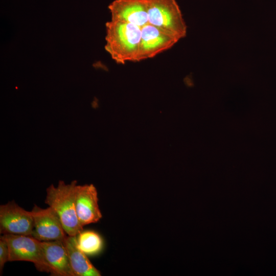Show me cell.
Masks as SVG:
<instances>
[{
    "instance_id": "cell-1",
    "label": "cell",
    "mask_w": 276,
    "mask_h": 276,
    "mask_svg": "<svg viewBox=\"0 0 276 276\" xmlns=\"http://www.w3.org/2000/svg\"><path fill=\"white\" fill-rule=\"evenodd\" d=\"M141 27L126 22L111 20L106 23L105 50L117 63L137 61Z\"/></svg>"
},
{
    "instance_id": "cell-2",
    "label": "cell",
    "mask_w": 276,
    "mask_h": 276,
    "mask_svg": "<svg viewBox=\"0 0 276 276\" xmlns=\"http://www.w3.org/2000/svg\"><path fill=\"white\" fill-rule=\"evenodd\" d=\"M77 181L66 184L60 180L57 187L51 185L46 190L45 203L57 213L63 228L69 236H77L83 229L76 212Z\"/></svg>"
},
{
    "instance_id": "cell-3",
    "label": "cell",
    "mask_w": 276,
    "mask_h": 276,
    "mask_svg": "<svg viewBox=\"0 0 276 276\" xmlns=\"http://www.w3.org/2000/svg\"><path fill=\"white\" fill-rule=\"evenodd\" d=\"M148 24L178 40L186 35L187 26L176 0H146Z\"/></svg>"
},
{
    "instance_id": "cell-4",
    "label": "cell",
    "mask_w": 276,
    "mask_h": 276,
    "mask_svg": "<svg viewBox=\"0 0 276 276\" xmlns=\"http://www.w3.org/2000/svg\"><path fill=\"white\" fill-rule=\"evenodd\" d=\"M1 238L8 243L9 262H31L38 271L51 273V268L45 260L42 241L27 235L6 234L3 235Z\"/></svg>"
},
{
    "instance_id": "cell-5",
    "label": "cell",
    "mask_w": 276,
    "mask_h": 276,
    "mask_svg": "<svg viewBox=\"0 0 276 276\" xmlns=\"http://www.w3.org/2000/svg\"><path fill=\"white\" fill-rule=\"evenodd\" d=\"M34 220L31 211L19 206L14 200L0 205V233L32 236Z\"/></svg>"
},
{
    "instance_id": "cell-6",
    "label": "cell",
    "mask_w": 276,
    "mask_h": 276,
    "mask_svg": "<svg viewBox=\"0 0 276 276\" xmlns=\"http://www.w3.org/2000/svg\"><path fill=\"white\" fill-rule=\"evenodd\" d=\"M31 212L34 220L32 237L42 242L63 241L66 237L60 218L51 207L42 209L34 204Z\"/></svg>"
},
{
    "instance_id": "cell-7",
    "label": "cell",
    "mask_w": 276,
    "mask_h": 276,
    "mask_svg": "<svg viewBox=\"0 0 276 276\" xmlns=\"http://www.w3.org/2000/svg\"><path fill=\"white\" fill-rule=\"evenodd\" d=\"M178 40L165 31L147 24L141 28L137 61L151 58L172 47Z\"/></svg>"
},
{
    "instance_id": "cell-8",
    "label": "cell",
    "mask_w": 276,
    "mask_h": 276,
    "mask_svg": "<svg viewBox=\"0 0 276 276\" xmlns=\"http://www.w3.org/2000/svg\"><path fill=\"white\" fill-rule=\"evenodd\" d=\"M98 200L97 189L93 184L77 186L76 212L82 226L97 223L102 218Z\"/></svg>"
},
{
    "instance_id": "cell-9",
    "label": "cell",
    "mask_w": 276,
    "mask_h": 276,
    "mask_svg": "<svg viewBox=\"0 0 276 276\" xmlns=\"http://www.w3.org/2000/svg\"><path fill=\"white\" fill-rule=\"evenodd\" d=\"M111 19L141 28L148 24L146 0H114L108 6Z\"/></svg>"
},
{
    "instance_id": "cell-10",
    "label": "cell",
    "mask_w": 276,
    "mask_h": 276,
    "mask_svg": "<svg viewBox=\"0 0 276 276\" xmlns=\"http://www.w3.org/2000/svg\"><path fill=\"white\" fill-rule=\"evenodd\" d=\"M42 244L51 275L75 276L63 241H42Z\"/></svg>"
},
{
    "instance_id": "cell-11",
    "label": "cell",
    "mask_w": 276,
    "mask_h": 276,
    "mask_svg": "<svg viewBox=\"0 0 276 276\" xmlns=\"http://www.w3.org/2000/svg\"><path fill=\"white\" fill-rule=\"evenodd\" d=\"M70 264L75 276H100V272L92 264L87 256L78 246L77 236H69L63 241Z\"/></svg>"
},
{
    "instance_id": "cell-12",
    "label": "cell",
    "mask_w": 276,
    "mask_h": 276,
    "mask_svg": "<svg viewBox=\"0 0 276 276\" xmlns=\"http://www.w3.org/2000/svg\"><path fill=\"white\" fill-rule=\"evenodd\" d=\"M79 249L87 256L96 255L102 250L103 241L99 234L93 231H82L77 235Z\"/></svg>"
},
{
    "instance_id": "cell-13",
    "label": "cell",
    "mask_w": 276,
    "mask_h": 276,
    "mask_svg": "<svg viewBox=\"0 0 276 276\" xmlns=\"http://www.w3.org/2000/svg\"><path fill=\"white\" fill-rule=\"evenodd\" d=\"M9 248L7 241L0 238V272L2 273L3 269L6 263L9 262Z\"/></svg>"
}]
</instances>
